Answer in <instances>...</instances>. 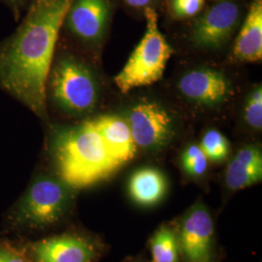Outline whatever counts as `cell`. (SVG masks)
Returning a JSON list of instances; mask_svg holds the SVG:
<instances>
[{"label":"cell","mask_w":262,"mask_h":262,"mask_svg":"<svg viewBox=\"0 0 262 262\" xmlns=\"http://www.w3.org/2000/svg\"><path fill=\"white\" fill-rule=\"evenodd\" d=\"M73 0L28 12L0 42V89L49 124L46 84L66 13Z\"/></svg>","instance_id":"obj_1"},{"label":"cell","mask_w":262,"mask_h":262,"mask_svg":"<svg viewBox=\"0 0 262 262\" xmlns=\"http://www.w3.org/2000/svg\"><path fill=\"white\" fill-rule=\"evenodd\" d=\"M48 165L76 190L111 178L119 170L91 121L73 125L48 124Z\"/></svg>","instance_id":"obj_2"},{"label":"cell","mask_w":262,"mask_h":262,"mask_svg":"<svg viewBox=\"0 0 262 262\" xmlns=\"http://www.w3.org/2000/svg\"><path fill=\"white\" fill-rule=\"evenodd\" d=\"M77 192L49 165L41 166L3 215L2 233L30 239L63 225L75 210Z\"/></svg>","instance_id":"obj_3"},{"label":"cell","mask_w":262,"mask_h":262,"mask_svg":"<svg viewBox=\"0 0 262 262\" xmlns=\"http://www.w3.org/2000/svg\"><path fill=\"white\" fill-rule=\"evenodd\" d=\"M100 89L93 69L72 54H55L46 84L49 101L68 117L81 118L94 111Z\"/></svg>","instance_id":"obj_4"},{"label":"cell","mask_w":262,"mask_h":262,"mask_svg":"<svg viewBox=\"0 0 262 262\" xmlns=\"http://www.w3.org/2000/svg\"><path fill=\"white\" fill-rule=\"evenodd\" d=\"M145 18L144 36L122 71L115 77V83L123 94L159 81L174 53L173 48L159 30L158 14L155 9L146 7Z\"/></svg>","instance_id":"obj_5"},{"label":"cell","mask_w":262,"mask_h":262,"mask_svg":"<svg viewBox=\"0 0 262 262\" xmlns=\"http://www.w3.org/2000/svg\"><path fill=\"white\" fill-rule=\"evenodd\" d=\"M17 240L31 262H97L105 249L100 238L77 228L37 240Z\"/></svg>","instance_id":"obj_6"},{"label":"cell","mask_w":262,"mask_h":262,"mask_svg":"<svg viewBox=\"0 0 262 262\" xmlns=\"http://www.w3.org/2000/svg\"><path fill=\"white\" fill-rule=\"evenodd\" d=\"M182 262H215V225L210 210L197 200L173 223Z\"/></svg>","instance_id":"obj_7"},{"label":"cell","mask_w":262,"mask_h":262,"mask_svg":"<svg viewBox=\"0 0 262 262\" xmlns=\"http://www.w3.org/2000/svg\"><path fill=\"white\" fill-rule=\"evenodd\" d=\"M126 121L136 147L147 151H159L166 148L175 135L172 117L156 102L136 104L128 112Z\"/></svg>","instance_id":"obj_8"},{"label":"cell","mask_w":262,"mask_h":262,"mask_svg":"<svg viewBox=\"0 0 262 262\" xmlns=\"http://www.w3.org/2000/svg\"><path fill=\"white\" fill-rule=\"evenodd\" d=\"M240 19V8L232 1H222L205 11L194 21L192 42L203 49L224 47L232 37Z\"/></svg>","instance_id":"obj_9"},{"label":"cell","mask_w":262,"mask_h":262,"mask_svg":"<svg viewBox=\"0 0 262 262\" xmlns=\"http://www.w3.org/2000/svg\"><path fill=\"white\" fill-rule=\"evenodd\" d=\"M110 15L109 0H73L62 26L78 41L93 45L103 38Z\"/></svg>","instance_id":"obj_10"},{"label":"cell","mask_w":262,"mask_h":262,"mask_svg":"<svg viewBox=\"0 0 262 262\" xmlns=\"http://www.w3.org/2000/svg\"><path fill=\"white\" fill-rule=\"evenodd\" d=\"M178 89L188 100L208 107L225 103L232 95V85L225 74L209 68L187 72L180 79Z\"/></svg>","instance_id":"obj_11"},{"label":"cell","mask_w":262,"mask_h":262,"mask_svg":"<svg viewBox=\"0 0 262 262\" xmlns=\"http://www.w3.org/2000/svg\"><path fill=\"white\" fill-rule=\"evenodd\" d=\"M90 121L101 136L110 158L119 168H122L135 158L137 147L125 119L104 115Z\"/></svg>","instance_id":"obj_12"},{"label":"cell","mask_w":262,"mask_h":262,"mask_svg":"<svg viewBox=\"0 0 262 262\" xmlns=\"http://www.w3.org/2000/svg\"><path fill=\"white\" fill-rule=\"evenodd\" d=\"M261 180L262 152L255 145L238 150L225 170V186L235 192L258 184Z\"/></svg>","instance_id":"obj_13"},{"label":"cell","mask_w":262,"mask_h":262,"mask_svg":"<svg viewBox=\"0 0 262 262\" xmlns=\"http://www.w3.org/2000/svg\"><path fill=\"white\" fill-rule=\"evenodd\" d=\"M168 191L165 175L155 167H141L135 170L127 182V193L131 201L142 208L159 204Z\"/></svg>","instance_id":"obj_14"},{"label":"cell","mask_w":262,"mask_h":262,"mask_svg":"<svg viewBox=\"0 0 262 262\" xmlns=\"http://www.w3.org/2000/svg\"><path fill=\"white\" fill-rule=\"evenodd\" d=\"M233 57L242 62L262 58V0H253L233 48Z\"/></svg>","instance_id":"obj_15"},{"label":"cell","mask_w":262,"mask_h":262,"mask_svg":"<svg viewBox=\"0 0 262 262\" xmlns=\"http://www.w3.org/2000/svg\"><path fill=\"white\" fill-rule=\"evenodd\" d=\"M151 262H182L173 224H163L150 238Z\"/></svg>","instance_id":"obj_16"},{"label":"cell","mask_w":262,"mask_h":262,"mask_svg":"<svg viewBox=\"0 0 262 262\" xmlns=\"http://www.w3.org/2000/svg\"><path fill=\"white\" fill-rule=\"evenodd\" d=\"M208 165L209 159L197 144L188 145L181 155V167L189 178H203Z\"/></svg>","instance_id":"obj_17"},{"label":"cell","mask_w":262,"mask_h":262,"mask_svg":"<svg viewBox=\"0 0 262 262\" xmlns=\"http://www.w3.org/2000/svg\"><path fill=\"white\" fill-rule=\"evenodd\" d=\"M199 146L209 161L216 163L225 161L230 152L229 142L222 132L215 129L207 131L200 141Z\"/></svg>","instance_id":"obj_18"},{"label":"cell","mask_w":262,"mask_h":262,"mask_svg":"<svg viewBox=\"0 0 262 262\" xmlns=\"http://www.w3.org/2000/svg\"><path fill=\"white\" fill-rule=\"evenodd\" d=\"M245 120L250 127L260 130L262 127V89L258 85L249 95L245 106Z\"/></svg>","instance_id":"obj_19"},{"label":"cell","mask_w":262,"mask_h":262,"mask_svg":"<svg viewBox=\"0 0 262 262\" xmlns=\"http://www.w3.org/2000/svg\"><path fill=\"white\" fill-rule=\"evenodd\" d=\"M0 262H31L16 238L0 236Z\"/></svg>","instance_id":"obj_20"},{"label":"cell","mask_w":262,"mask_h":262,"mask_svg":"<svg viewBox=\"0 0 262 262\" xmlns=\"http://www.w3.org/2000/svg\"><path fill=\"white\" fill-rule=\"evenodd\" d=\"M205 0H169V8L175 19L195 17L203 8Z\"/></svg>","instance_id":"obj_21"},{"label":"cell","mask_w":262,"mask_h":262,"mask_svg":"<svg viewBox=\"0 0 262 262\" xmlns=\"http://www.w3.org/2000/svg\"><path fill=\"white\" fill-rule=\"evenodd\" d=\"M12 11L14 18L19 19L23 10L26 8L29 0H2Z\"/></svg>","instance_id":"obj_22"},{"label":"cell","mask_w":262,"mask_h":262,"mask_svg":"<svg viewBox=\"0 0 262 262\" xmlns=\"http://www.w3.org/2000/svg\"><path fill=\"white\" fill-rule=\"evenodd\" d=\"M56 0H31V3L29 4V7H28V12H31V11H34V10L39 9V8H42V7H45L47 5L52 4L53 2H55Z\"/></svg>","instance_id":"obj_23"},{"label":"cell","mask_w":262,"mask_h":262,"mask_svg":"<svg viewBox=\"0 0 262 262\" xmlns=\"http://www.w3.org/2000/svg\"><path fill=\"white\" fill-rule=\"evenodd\" d=\"M129 6L134 8H143L148 7L151 0H124Z\"/></svg>","instance_id":"obj_24"},{"label":"cell","mask_w":262,"mask_h":262,"mask_svg":"<svg viewBox=\"0 0 262 262\" xmlns=\"http://www.w3.org/2000/svg\"><path fill=\"white\" fill-rule=\"evenodd\" d=\"M123 262H148L146 261L145 259L141 258V257H131V258H127L125 259V261Z\"/></svg>","instance_id":"obj_25"}]
</instances>
